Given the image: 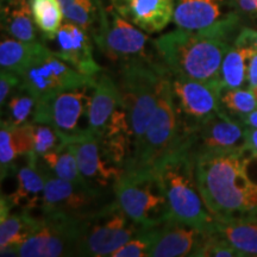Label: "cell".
<instances>
[{
	"mask_svg": "<svg viewBox=\"0 0 257 257\" xmlns=\"http://www.w3.org/2000/svg\"><path fill=\"white\" fill-rule=\"evenodd\" d=\"M194 170L205 204L217 220L257 216V154L248 147L199 157Z\"/></svg>",
	"mask_w": 257,
	"mask_h": 257,
	"instance_id": "cell-1",
	"label": "cell"
},
{
	"mask_svg": "<svg viewBox=\"0 0 257 257\" xmlns=\"http://www.w3.org/2000/svg\"><path fill=\"white\" fill-rule=\"evenodd\" d=\"M239 30L194 32L178 28L155 38L154 44L170 75L220 85L221 62Z\"/></svg>",
	"mask_w": 257,
	"mask_h": 257,
	"instance_id": "cell-2",
	"label": "cell"
},
{
	"mask_svg": "<svg viewBox=\"0 0 257 257\" xmlns=\"http://www.w3.org/2000/svg\"><path fill=\"white\" fill-rule=\"evenodd\" d=\"M155 172L165 192L170 219L212 232L216 218L207 208L198 187L194 161L186 150L184 141Z\"/></svg>",
	"mask_w": 257,
	"mask_h": 257,
	"instance_id": "cell-3",
	"label": "cell"
},
{
	"mask_svg": "<svg viewBox=\"0 0 257 257\" xmlns=\"http://www.w3.org/2000/svg\"><path fill=\"white\" fill-rule=\"evenodd\" d=\"M168 75L169 72L163 62H131L120 66L117 85L130 126L133 141L131 157L137 150L156 112Z\"/></svg>",
	"mask_w": 257,
	"mask_h": 257,
	"instance_id": "cell-4",
	"label": "cell"
},
{
	"mask_svg": "<svg viewBox=\"0 0 257 257\" xmlns=\"http://www.w3.org/2000/svg\"><path fill=\"white\" fill-rule=\"evenodd\" d=\"M184 141L170 86V73L163 85L159 106L125 172H155L162 161Z\"/></svg>",
	"mask_w": 257,
	"mask_h": 257,
	"instance_id": "cell-5",
	"label": "cell"
},
{
	"mask_svg": "<svg viewBox=\"0 0 257 257\" xmlns=\"http://www.w3.org/2000/svg\"><path fill=\"white\" fill-rule=\"evenodd\" d=\"M113 195L127 217L143 229L157 227L170 220L156 172H125L114 186Z\"/></svg>",
	"mask_w": 257,
	"mask_h": 257,
	"instance_id": "cell-6",
	"label": "cell"
},
{
	"mask_svg": "<svg viewBox=\"0 0 257 257\" xmlns=\"http://www.w3.org/2000/svg\"><path fill=\"white\" fill-rule=\"evenodd\" d=\"M93 86L66 89L37 100L34 123L53 126L68 143L94 136L89 124Z\"/></svg>",
	"mask_w": 257,
	"mask_h": 257,
	"instance_id": "cell-7",
	"label": "cell"
},
{
	"mask_svg": "<svg viewBox=\"0 0 257 257\" xmlns=\"http://www.w3.org/2000/svg\"><path fill=\"white\" fill-rule=\"evenodd\" d=\"M92 38L102 55L119 66L131 62H162L154 40L121 17L112 6L105 8L100 28Z\"/></svg>",
	"mask_w": 257,
	"mask_h": 257,
	"instance_id": "cell-8",
	"label": "cell"
},
{
	"mask_svg": "<svg viewBox=\"0 0 257 257\" xmlns=\"http://www.w3.org/2000/svg\"><path fill=\"white\" fill-rule=\"evenodd\" d=\"M143 230L113 200L82 220L79 256H111L127 240Z\"/></svg>",
	"mask_w": 257,
	"mask_h": 257,
	"instance_id": "cell-9",
	"label": "cell"
},
{
	"mask_svg": "<svg viewBox=\"0 0 257 257\" xmlns=\"http://www.w3.org/2000/svg\"><path fill=\"white\" fill-rule=\"evenodd\" d=\"M21 85L35 98L41 99L54 93L82 86H94L95 78L86 76L41 42L40 47L28 66L19 74Z\"/></svg>",
	"mask_w": 257,
	"mask_h": 257,
	"instance_id": "cell-10",
	"label": "cell"
},
{
	"mask_svg": "<svg viewBox=\"0 0 257 257\" xmlns=\"http://www.w3.org/2000/svg\"><path fill=\"white\" fill-rule=\"evenodd\" d=\"M82 220L51 212L37 214L29 238L15 251L22 257L79 256Z\"/></svg>",
	"mask_w": 257,
	"mask_h": 257,
	"instance_id": "cell-11",
	"label": "cell"
},
{
	"mask_svg": "<svg viewBox=\"0 0 257 257\" xmlns=\"http://www.w3.org/2000/svg\"><path fill=\"white\" fill-rule=\"evenodd\" d=\"M248 127L220 110L184 136V146L192 160L237 152L248 147Z\"/></svg>",
	"mask_w": 257,
	"mask_h": 257,
	"instance_id": "cell-12",
	"label": "cell"
},
{
	"mask_svg": "<svg viewBox=\"0 0 257 257\" xmlns=\"http://www.w3.org/2000/svg\"><path fill=\"white\" fill-rule=\"evenodd\" d=\"M43 204L41 212L60 213L83 220L114 199H108L110 192H101L86 184H75L46 175Z\"/></svg>",
	"mask_w": 257,
	"mask_h": 257,
	"instance_id": "cell-13",
	"label": "cell"
},
{
	"mask_svg": "<svg viewBox=\"0 0 257 257\" xmlns=\"http://www.w3.org/2000/svg\"><path fill=\"white\" fill-rule=\"evenodd\" d=\"M173 99L184 136L220 110L221 86L170 75Z\"/></svg>",
	"mask_w": 257,
	"mask_h": 257,
	"instance_id": "cell-14",
	"label": "cell"
},
{
	"mask_svg": "<svg viewBox=\"0 0 257 257\" xmlns=\"http://www.w3.org/2000/svg\"><path fill=\"white\" fill-rule=\"evenodd\" d=\"M240 19L231 0H174L173 23L182 30H239Z\"/></svg>",
	"mask_w": 257,
	"mask_h": 257,
	"instance_id": "cell-15",
	"label": "cell"
},
{
	"mask_svg": "<svg viewBox=\"0 0 257 257\" xmlns=\"http://www.w3.org/2000/svg\"><path fill=\"white\" fill-rule=\"evenodd\" d=\"M68 146L76 157L80 174L86 184L96 191H113L125 169L111 159L99 137L91 136Z\"/></svg>",
	"mask_w": 257,
	"mask_h": 257,
	"instance_id": "cell-16",
	"label": "cell"
},
{
	"mask_svg": "<svg viewBox=\"0 0 257 257\" xmlns=\"http://www.w3.org/2000/svg\"><path fill=\"white\" fill-rule=\"evenodd\" d=\"M93 42L92 36L85 29L64 21L55 36L42 41V43L79 73L95 78L102 72V68L94 59Z\"/></svg>",
	"mask_w": 257,
	"mask_h": 257,
	"instance_id": "cell-17",
	"label": "cell"
},
{
	"mask_svg": "<svg viewBox=\"0 0 257 257\" xmlns=\"http://www.w3.org/2000/svg\"><path fill=\"white\" fill-rule=\"evenodd\" d=\"M210 233L170 219L154 230L150 257H199Z\"/></svg>",
	"mask_w": 257,
	"mask_h": 257,
	"instance_id": "cell-18",
	"label": "cell"
},
{
	"mask_svg": "<svg viewBox=\"0 0 257 257\" xmlns=\"http://www.w3.org/2000/svg\"><path fill=\"white\" fill-rule=\"evenodd\" d=\"M111 6L127 22L148 35L168 27L174 16V0H110Z\"/></svg>",
	"mask_w": 257,
	"mask_h": 257,
	"instance_id": "cell-19",
	"label": "cell"
},
{
	"mask_svg": "<svg viewBox=\"0 0 257 257\" xmlns=\"http://www.w3.org/2000/svg\"><path fill=\"white\" fill-rule=\"evenodd\" d=\"M123 108L117 81H114L108 74L101 72L96 76L95 85L93 86L89 110V124L93 135L101 136Z\"/></svg>",
	"mask_w": 257,
	"mask_h": 257,
	"instance_id": "cell-20",
	"label": "cell"
},
{
	"mask_svg": "<svg viewBox=\"0 0 257 257\" xmlns=\"http://www.w3.org/2000/svg\"><path fill=\"white\" fill-rule=\"evenodd\" d=\"M17 186L12 194L8 195L14 208L34 212L41 210L43 204L46 176L38 168L36 156L24 157V165L16 170Z\"/></svg>",
	"mask_w": 257,
	"mask_h": 257,
	"instance_id": "cell-21",
	"label": "cell"
},
{
	"mask_svg": "<svg viewBox=\"0 0 257 257\" xmlns=\"http://www.w3.org/2000/svg\"><path fill=\"white\" fill-rule=\"evenodd\" d=\"M2 31L28 43L41 42L40 30L34 22L29 0H2Z\"/></svg>",
	"mask_w": 257,
	"mask_h": 257,
	"instance_id": "cell-22",
	"label": "cell"
},
{
	"mask_svg": "<svg viewBox=\"0 0 257 257\" xmlns=\"http://www.w3.org/2000/svg\"><path fill=\"white\" fill-rule=\"evenodd\" d=\"M212 233L223 238L242 256L257 257V216L217 220Z\"/></svg>",
	"mask_w": 257,
	"mask_h": 257,
	"instance_id": "cell-23",
	"label": "cell"
},
{
	"mask_svg": "<svg viewBox=\"0 0 257 257\" xmlns=\"http://www.w3.org/2000/svg\"><path fill=\"white\" fill-rule=\"evenodd\" d=\"M37 216L34 212L12 210L0 218V255L14 256L15 251L29 238Z\"/></svg>",
	"mask_w": 257,
	"mask_h": 257,
	"instance_id": "cell-24",
	"label": "cell"
},
{
	"mask_svg": "<svg viewBox=\"0 0 257 257\" xmlns=\"http://www.w3.org/2000/svg\"><path fill=\"white\" fill-rule=\"evenodd\" d=\"M36 161L38 168L43 174L75 182V184H86L80 174L76 157L69 146L38 156Z\"/></svg>",
	"mask_w": 257,
	"mask_h": 257,
	"instance_id": "cell-25",
	"label": "cell"
},
{
	"mask_svg": "<svg viewBox=\"0 0 257 257\" xmlns=\"http://www.w3.org/2000/svg\"><path fill=\"white\" fill-rule=\"evenodd\" d=\"M64 21L85 29L93 37L102 21L105 6L101 0H59Z\"/></svg>",
	"mask_w": 257,
	"mask_h": 257,
	"instance_id": "cell-26",
	"label": "cell"
},
{
	"mask_svg": "<svg viewBox=\"0 0 257 257\" xmlns=\"http://www.w3.org/2000/svg\"><path fill=\"white\" fill-rule=\"evenodd\" d=\"M41 42L28 43L2 34L0 42V66L3 70L19 75L36 53Z\"/></svg>",
	"mask_w": 257,
	"mask_h": 257,
	"instance_id": "cell-27",
	"label": "cell"
},
{
	"mask_svg": "<svg viewBox=\"0 0 257 257\" xmlns=\"http://www.w3.org/2000/svg\"><path fill=\"white\" fill-rule=\"evenodd\" d=\"M34 22L41 34V42L50 40L63 24L64 16L59 0H29Z\"/></svg>",
	"mask_w": 257,
	"mask_h": 257,
	"instance_id": "cell-28",
	"label": "cell"
},
{
	"mask_svg": "<svg viewBox=\"0 0 257 257\" xmlns=\"http://www.w3.org/2000/svg\"><path fill=\"white\" fill-rule=\"evenodd\" d=\"M220 108L239 120L243 115L257 110L255 92L246 87L223 88L220 91Z\"/></svg>",
	"mask_w": 257,
	"mask_h": 257,
	"instance_id": "cell-29",
	"label": "cell"
},
{
	"mask_svg": "<svg viewBox=\"0 0 257 257\" xmlns=\"http://www.w3.org/2000/svg\"><path fill=\"white\" fill-rule=\"evenodd\" d=\"M37 99L25 89L18 87L5 104V119L9 124L18 126L32 121Z\"/></svg>",
	"mask_w": 257,
	"mask_h": 257,
	"instance_id": "cell-30",
	"label": "cell"
},
{
	"mask_svg": "<svg viewBox=\"0 0 257 257\" xmlns=\"http://www.w3.org/2000/svg\"><path fill=\"white\" fill-rule=\"evenodd\" d=\"M31 126L32 140H34V149H32L31 155L36 157L42 156L47 153L62 149L69 144L50 125L32 121Z\"/></svg>",
	"mask_w": 257,
	"mask_h": 257,
	"instance_id": "cell-31",
	"label": "cell"
},
{
	"mask_svg": "<svg viewBox=\"0 0 257 257\" xmlns=\"http://www.w3.org/2000/svg\"><path fill=\"white\" fill-rule=\"evenodd\" d=\"M12 125L2 120L0 127V172L2 180L9 178L18 168V160L21 159L11 135Z\"/></svg>",
	"mask_w": 257,
	"mask_h": 257,
	"instance_id": "cell-32",
	"label": "cell"
},
{
	"mask_svg": "<svg viewBox=\"0 0 257 257\" xmlns=\"http://www.w3.org/2000/svg\"><path fill=\"white\" fill-rule=\"evenodd\" d=\"M154 230L155 227L141 230L124 245L112 252L111 257H150L154 242Z\"/></svg>",
	"mask_w": 257,
	"mask_h": 257,
	"instance_id": "cell-33",
	"label": "cell"
},
{
	"mask_svg": "<svg viewBox=\"0 0 257 257\" xmlns=\"http://www.w3.org/2000/svg\"><path fill=\"white\" fill-rule=\"evenodd\" d=\"M199 257H240V255L229 243L211 232Z\"/></svg>",
	"mask_w": 257,
	"mask_h": 257,
	"instance_id": "cell-34",
	"label": "cell"
},
{
	"mask_svg": "<svg viewBox=\"0 0 257 257\" xmlns=\"http://www.w3.org/2000/svg\"><path fill=\"white\" fill-rule=\"evenodd\" d=\"M19 85H21L19 75L14 72L2 69V73H0V106H2V110L4 108V105L12 93L19 87Z\"/></svg>",
	"mask_w": 257,
	"mask_h": 257,
	"instance_id": "cell-35",
	"label": "cell"
},
{
	"mask_svg": "<svg viewBox=\"0 0 257 257\" xmlns=\"http://www.w3.org/2000/svg\"><path fill=\"white\" fill-rule=\"evenodd\" d=\"M231 3L240 18L257 19V0H231Z\"/></svg>",
	"mask_w": 257,
	"mask_h": 257,
	"instance_id": "cell-36",
	"label": "cell"
},
{
	"mask_svg": "<svg viewBox=\"0 0 257 257\" xmlns=\"http://www.w3.org/2000/svg\"><path fill=\"white\" fill-rule=\"evenodd\" d=\"M246 88L255 91L257 89V51L251 56L248 66V78H246Z\"/></svg>",
	"mask_w": 257,
	"mask_h": 257,
	"instance_id": "cell-37",
	"label": "cell"
},
{
	"mask_svg": "<svg viewBox=\"0 0 257 257\" xmlns=\"http://www.w3.org/2000/svg\"><path fill=\"white\" fill-rule=\"evenodd\" d=\"M246 138H248V148L251 152L257 154V128L246 130Z\"/></svg>",
	"mask_w": 257,
	"mask_h": 257,
	"instance_id": "cell-38",
	"label": "cell"
},
{
	"mask_svg": "<svg viewBox=\"0 0 257 257\" xmlns=\"http://www.w3.org/2000/svg\"><path fill=\"white\" fill-rule=\"evenodd\" d=\"M239 121H242V123L245 125L246 127H250V128H257V110L250 112V113L243 115L242 118H240Z\"/></svg>",
	"mask_w": 257,
	"mask_h": 257,
	"instance_id": "cell-39",
	"label": "cell"
},
{
	"mask_svg": "<svg viewBox=\"0 0 257 257\" xmlns=\"http://www.w3.org/2000/svg\"><path fill=\"white\" fill-rule=\"evenodd\" d=\"M253 92H255V94H256V98H257V89H255V91H253Z\"/></svg>",
	"mask_w": 257,
	"mask_h": 257,
	"instance_id": "cell-40",
	"label": "cell"
}]
</instances>
